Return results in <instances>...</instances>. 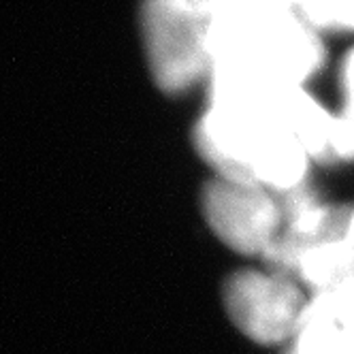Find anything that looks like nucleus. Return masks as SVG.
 Segmentation results:
<instances>
[{"mask_svg": "<svg viewBox=\"0 0 354 354\" xmlns=\"http://www.w3.org/2000/svg\"><path fill=\"white\" fill-rule=\"evenodd\" d=\"M297 90L209 94L194 141L218 177L257 184L275 194L308 184L312 156L290 122Z\"/></svg>", "mask_w": 354, "mask_h": 354, "instance_id": "nucleus-1", "label": "nucleus"}, {"mask_svg": "<svg viewBox=\"0 0 354 354\" xmlns=\"http://www.w3.org/2000/svg\"><path fill=\"white\" fill-rule=\"evenodd\" d=\"M209 19V94L297 90L320 68L324 47L297 11L235 5Z\"/></svg>", "mask_w": 354, "mask_h": 354, "instance_id": "nucleus-2", "label": "nucleus"}, {"mask_svg": "<svg viewBox=\"0 0 354 354\" xmlns=\"http://www.w3.org/2000/svg\"><path fill=\"white\" fill-rule=\"evenodd\" d=\"M145 49L151 75L167 92H184L209 75V19L192 0H145Z\"/></svg>", "mask_w": 354, "mask_h": 354, "instance_id": "nucleus-3", "label": "nucleus"}, {"mask_svg": "<svg viewBox=\"0 0 354 354\" xmlns=\"http://www.w3.org/2000/svg\"><path fill=\"white\" fill-rule=\"evenodd\" d=\"M224 306L243 335L257 344L273 346L295 339L310 299L290 277L243 269L226 280Z\"/></svg>", "mask_w": 354, "mask_h": 354, "instance_id": "nucleus-4", "label": "nucleus"}, {"mask_svg": "<svg viewBox=\"0 0 354 354\" xmlns=\"http://www.w3.org/2000/svg\"><path fill=\"white\" fill-rule=\"evenodd\" d=\"M203 216L222 243L239 254H261L284 229L280 194L257 184L216 177L201 196Z\"/></svg>", "mask_w": 354, "mask_h": 354, "instance_id": "nucleus-5", "label": "nucleus"}, {"mask_svg": "<svg viewBox=\"0 0 354 354\" xmlns=\"http://www.w3.org/2000/svg\"><path fill=\"white\" fill-rule=\"evenodd\" d=\"M286 354H354V328L308 306L306 318Z\"/></svg>", "mask_w": 354, "mask_h": 354, "instance_id": "nucleus-6", "label": "nucleus"}, {"mask_svg": "<svg viewBox=\"0 0 354 354\" xmlns=\"http://www.w3.org/2000/svg\"><path fill=\"white\" fill-rule=\"evenodd\" d=\"M344 105L335 113L333 131V160H354V49L348 52L342 66Z\"/></svg>", "mask_w": 354, "mask_h": 354, "instance_id": "nucleus-7", "label": "nucleus"}, {"mask_svg": "<svg viewBox=\"0 0 354 354\" xmlns=\"http://www.w3.org/2000/svg\"><path fill=\"white\" fill-rule=\"evenodd\" d=\"M318 30H352L354 32V0H310L299 13Z\"/></svg>", "mask_w": 354, "mask_h": 354, "instance_id": "nucleus-8", "label": "nucleus"}, {"mask_svg": "<svg viewBox=\"0 0 354 354\" xmlns=\"http://www.w3.org/2000/svg\"><path fill=\"white\" fill-rule=\"evenodd\" d=\"M310 306L331 320L354 328V271L326 292L312 295Z\"/></svg>", "mask_w": 354, "mask_h": 354, "instance_id": "nucleus-9", "label": "nucleus"}, {"mask_svg": "<svg viewBox=\"0 0 354 354\" xmlns=\"http://www.w3.org/2000/svg\"><path fill=\"white\" fill-rule=\"evenodd\" d=\"M192 3L201 13L209 17L220 9L235 7V5H275V7H286V9L301 13V9L306 7L310 0H192Z\"/></svg>", "mask_w": 354, "mask_h": 354, "instance_id": "nucleus-10", "label": "nucleus"}, {"mask_svg": "<svg viewBox=\"0 0 354 354\" xmlns=\"http://www.w3.org/2000/svg\"><path fill=\"white\" fill-rule=\"evenodd\" d=\"M346 239L354 245V207H350V220H348V233Z\"/></svg>", "mask_w": 354, "mask_h": 354, "instance_id": "nucleus-11", "label": "nucleus"}]
</instances>
